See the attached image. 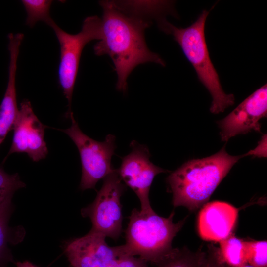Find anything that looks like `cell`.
<instances>
[{"mask_svg":"<svg viewBox=\"0 0 267 267\" xmlns=\"http://www.w3.org/2000/svg\"><path fill=\"white\" fill-rule=\"evenodd\" d=\"M237 217L238 209L230 204L219 201L208 203L198 215L199 234L203 240L220 242L231 235Z\"/></svg>","mask_w":267,"mask_h":267,"instance_id":"cell-12","label":"cell"},{"mask_svg":"<svg viewBox=\"0 0 267 267\" xmlns=\"http://www.w3.org/2000/svg\"><path fill=\"white\" fill-rule=\"evenodd\" d=\"M267 86L265 84L244 100L230 113L217 122L222 141L251 131H261L259 121L267 116Z\"/></svg>","mask_w":267,"mask_h":267,"instance_id":"cell-10","label":"cell"},{"mask_svg":"<svg viewBox=\"0 0 267 267\" xmlns=\"http://www.w3.org/2000/svg\"><path fill=\"white\" fill-rule=\"evenodd\" d=\"M130 146L132 151L121 158V165L117 172L124 183L131 188L139 198L140 210L150 211L153 210L149 200L152 182L157 175L168 171L151 162L149 151L146 145L133 140Z\"/></svg>","mask_w":267,"mask_h":267,"instance_id":"cell-8","label":"cell"},{"mask_svg":"<svg viewBox=\"0 0 267 267\" xmlns=\"http://www.w3.org/2000/svg\"><path fill=\"white\" fill-rule=\"evenodd\" d=\"M47 25L53 30L60 44L59 82L68 101L66 115L69 117L72 113V97L82 52L87 44L93 40L101 39V20L97 16L87 17L83 21L81 31L76 34L64 31L53 19Z\"/></svg>","mask_w":267,"mask_h":267,"instance_id":"cell-5","label":"cell"},{"mask_svg":"<svg viewBox=\"0 0 267 267\" xmlns=\"http://www.w3.org/2000/svg\"><path fill=\"white\" fill-rule=\"evenodd\" d=\"M244 156L247 155H254L260 157H266L267 156V136L266 134L262 137L258 145L253 150L250 151Z\"/></svg>","mask_w":267,"mask_h":267,"instance_id":"cell-21","label":"cell"},{"mask_svg":"<svg viewBox=\"0 0 267 267\" xmlns=\"http://www.w3.org/2000/svg\"><path fill=\"white\" fill-rule=\"evenodd\" d=\"M244 155L232 156L225 146L217 153L193 159L171 173L166 181L175 207L195 211L204 204L233 165Z\"/></svg>","mask_w":267,"mask_h":267,"instance_id":"cell-2","label":"cell"},{"mask_svg":"<svg viewBox=\"0 0 267 267\" xmlns=\"http://www.w3.org/2000/svg\"><path fill=\"white\" fill-rule=\"evenodd\" d=\"M127 189L117 169L103 179V185L94 201L82 209L81 215L90 219L91 230L117 240L122 229L120 198Z\"/></svg>","mask_w":267,"mask_h":267,"instance_id":"cell-7","label":"cell"},{"mask_svg":"<svg viewBox=\"0 0 267 267\" xmlns=\"http://www.w3.org/2000/svg\"><path fill=\"white\" fill-rule=\"evenodd\" d=\"M174 215L172 212L165 218L153 210L144 212L134 209L125 231V244L118 246L120 256H138L155 265L162 260L174 250L172 240L185 222L184 219L174 223Z\"/></svg>","mask_w":267,"mask_h":267,"instance_id":"cell-3","label":"cell"},{"mask_svg":"<svg viewBox=\"0 0 267 267\" xmlns=\"http://www.w3.org/2000/svg\"><path fill=\"white\" fill-rule=\"evenodd\" d=\"M106 236L92 230L66 244L65 253L72 267H107L120 256L118 246L110 247Z\"/></svg>","mask_w":267,"mask_h":267,"instance_id":"cell-11","label":"cell"},{"mask_svg":"<svg viewBox=\"0 0 267 267\" xmlns=\"http://www.w3.org/2000/svg\"><path fill=\"white\" fill-rule=\"evenodd\" d=\"M147 263L139 257L124 255L114 260L107 267H148Z\"/></svg>","mask_w":267,"mask_h":267,"instance_id":"cell-20","label":"cell"},{"mask_svg":"<svg viewBox=\"0 0 267 267\" xmlns=\"http://www.w3.org/2000/svg\"><path fill=\"white\" fill-rule=\"evenodd\" d=\"M220 248H215L218 263L229 267H238L246 263V242L234 235L220 242Z\"/></svg>","mask_w":267,"mask_h":267,"instance_id":"cell-14","label":"cell"},{"mask_svg":"<svg viewBox=\"0 0 267 267\" xmlns=\"http://www.w3.org/2000/svg\"><path fill=\"white\" fill-rule=\"evenodd\" d=\"M13 211L12 201L0 208V267H7L8 263L13 261V257L8 247L9 244H15L18 229L8 226L9 218Z\"/></svg>","mask_w":267,"mask_h":267,"instance_id":"cell-15","label":"cell"},{"mask_svg":"<svg viewBox=\"0 0 267 267\" xmlns=\"http://www.w3.org/2000/svg\"><path fill=\"white\" fill-rule=\"evenodd\" d=\"M21 2L27 14L26 24L30 27H33L40 21L48 24L52 20L50 15V8L52 0H22Z\"/></svg>","mask_w":267,"mask_h":267,"instance_id":"cell-17","label":"cell"},{"mask_svg":"<svg viewBox=\"0 0 267 267\" xmlns=\"http://www.w3.org/2000/svg\"><path fill=\"white\" fill-rule=\"evenodd\" d=\"M25 186L18 174H9L0 167V208L12 201L15 191Z\"/></svg>","mask_w":267,"mask_h":267,"instance_id":"cell-18","label":"cell"},{"mask_svg":"<svg viewBox=\"0 0 267 267\" xmlns=\"http://www.w3.org/2000/svg\"><path fill=\"white\" fill-rule=\"evenodd\" d=\"M247 262L256 267H267V242L245 241Z\"/></svg>","mask_w":267,"mask_h":267,"instance_id":"cell-19","label":"cell"},{"mask_svg":"<svg viewBox=\"0 0 267 267\" xmlns=\"http://www.w3.org/2000/svg\"><path fill=\"white\" fill-rule=\"evenodd\" d=\"M100 4L103 8L102 37L94 45V52L97 56L111 57L117 75L116 89L125 93L127 78L136 66L147 62L162 66L165 64L146 45L144 31L150 22L122 11L113 1H101Z\"/></svg>","mask_w":267,"mask_h":267,"instance_id":"cell-1","label":"cell"},{"mask_svg":"<svg viewBox=\"0 0 267 267\" xmlns=\"http://www.w3.org/2000/svg\"><path fill=\"white\" fill-rule=\"evenodd\" d=\"M69 117L71 126L61 131L72 140L80 155L82 176L79 188L82 190L95 189L99 180L115 170L111 161L116 148V137L108 134L103 141L95 140L81 130L73 113Z\"/></svg>","mask_w":267,"mask_h":267,"instance_id":"cell-6","label":"cell"},{"mask_svg":"<svg viewBox=\"0 0 267 267\" xmlns=\"http://www.w3.org/2000/svg\"><path fill=\"white\" fill-rule=\"evenodd\" d=\"M220 267H227V266H223V265H220ZM254 267L252 265H251L250 264H249L248 263H246L241 266H240V267Z\"/></svg>","mask_w":267,"mask_h":267,"instance_id":"cell-24","label":"cell"},{"mask_svg":"<svg viewBox=\"0 0 267 267\" xmlns=\"http://www.w3.org/2000/svg\"><path fill=\"white\" fill-rule=\"evenodd\" d=\"M209 252V260L205 267H220V264L217 262L210 250Z\"/></svg>","mask_w":267,"mask_h":267,"instance_id":"cell-22","label":"cell"},{"mask_svg":"<svg viewBox=\"0 0 267 267\" xmlns=\"http://www.w3.org/2000/svg\"><path fill=\"white\" fill-rule=\"evenodd\" d=\"M46 127L34 114L30 102L24 100L12 129V142L6 157L14 153H25L34 162L45 158L48 153L44 140Z\"/></svg>","mask_w":267,"mask_h":267,"instance_id":"cell-9","label":"cell"},{"mask_svg":"<svg viewBox=\"0 0 267 267\" xmlns=\"http://www.w3.org/2000/svg\"><path fill=\"white\" fill-rule=\"evenodd\" d=\"M209 13V11L204 10L194 23L184 28L176 27L167 20L159 26L165 33L172 35L180 45L199 81L212 96L211 112L218 114L233 105L235 98L233 94H226L223 90L210 57L205 36V23Z\"/></svg>","mask_w":267,"mask_h":267,"instance_id":"cell-4","label":"cell"},{"mask_svg":"<svg viewBox=\"0 0 267 267\" xmlns=\"http://www.w3.org/2000/svg\"><path fill=\"white\" fill-rule=\"evenodd\" d=\"M208 259V251L200 249L192 252L186 248H176L155 267H205Z\"/></svg>","mask_w":267,"mask_h":267,"instance_id":"cell-16","label":"cell"},{"mask_svg":"<svg viewBox=\"0 0 267 267\" xmlns=\"http://www.w3.org/2000/svg\"><path fill=\"white\" fill-rule=\"evenodd\" d=\"M16 264L17 267H38L28 261H25L22 262H18Z\"/></svg>","mask_w":267,"mask_h":267,"instance_id":"cell-23","label":"cell"},{"mask_svg":"<svg viewBox=\"0 0 267 267\" xmlns=\"http://www.w3.org/2000/svg\"><path fill=\"white\" fill-rule=\"evenodd\" d=\"M21 43V40L17 38H12L8 41L10 56L8 80L0 105V145L4 141L8 133L13 129L18 112L15 80L17 62Z\"/></svg>","mask_w":267,"mask_h":267,"instance_id":"cell-13","label":"cell"}]
</instances>
